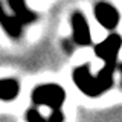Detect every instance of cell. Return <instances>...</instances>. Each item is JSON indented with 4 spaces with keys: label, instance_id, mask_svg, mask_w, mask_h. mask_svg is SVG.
<instances>
[{
    "label": "cell",
    "instance_id": "obj_5",
    "mask_svg": "<svg viewBox=\"0 0 122 122\" xmlns=\"http://www.w3.org/2000/svg\"><path fill=\"white\" fill-rule=\"evenodd\" d=\"M93 14L96 21L107 30H113L119 25L121 20L119 11L108 2H98L93 8Z\"/></svg>",
    "mask_w": 122,
    "mask_h": 122
},
{
    "label": "cell",
    "instance_id": "obj_10",
    "mask_svg": "<svg viewBox=\"0 0 122 122\" xmlns=\"http://www.w3.org/2000/svg\"><path fill=\"white\" fill-rule=\"evenodd\" d=\"M47 122H64V113L63 110H52L47 117Z\"/></svg>",
    "mask_w": 122,
    "mask_h": 122
},
{
    "label": "cell",
    "instance_id": "obj_9",
    "mask_svg": "<svg viewBox=\"0 0 122 122\" xmlns=\"http://www.w3.org/2000/svg\"><path fill=\"white\" fill-rule=\"evenodd\" d=\"M26 121L28 122H47V117H44L38 112L37 107L34 105L30 108H28V112H26Z\"/></svg>",
    "mask_w": 122,
    "mask_h": 122
},
{
    "label": "cell",
    "instance_id": "obj_2",
    "mask_svg": "<svg viewBox=\"0 0 122 122\" xmlns=\"http://www.w3.org/2000/svg\"><path fill=\"white\" fill-rule=\"evenodd\" d=\"M30 99L35 107H49L51 110H60L66 101V90L55 82L40 84L32 90Z\"/></svg>",
    "mask_w": 122,
    "mask_h": 122
},
{
    "label": "cell",
    "instance_id": "obj_1",
    "mask_svg": "<svg viewBox=\"0 0 122 122\" xmlns=\"http://www.w3.org/2000/svg\"><path fill=\"white\" fill-rule=\"evenodd\" d=\"M117 67V61H105L104 67L93 75L90 72L89 64L76 67L72 73L75 86L89 98H98L108 92L114 82V70Z\"/></svg>",
    "mask_w": 122,
    "mask_h": 122
},
{
    "label": "cell",
    "instance_id": "obj_7",
    "mask_svg": "<svg viewBox=\"0 0 122 122\" xmlns=\"http://www.w3.org/2000/svg\"><path fill=\"white\" fill-rule=\"evenodd\" d=\"M8 5L12 9L14 15L23 23V25H29V23L35 21L38 18V15L34 12L30 8H28L26 0H8Z\"/></svg>",
    "mask_w": 122,
    "mask_h": 122
},
{
    "label": "cell",
    "instance_id": "obj_11",
    "mask_svg": "<svg viewBox=\"0 0 122 122\" xmlns=\"http://www.w3.org/2000/svg\"><path fill=\"white\" fill-rule=\"evenodd\" d=\"M75 43H73V40H72V38H70V40H64L63 41V47H64V51H66L67 53H72V52H73L75 51Z\"/></svg>",
    "mask_w": 122,
    "mask_h": 122
},
{
    "label": "cell",
    "instance_id": "obj_3",
    "mask_svg": "<svg viewBox=\"0 0 122 122\" xmlns=\"http://www.w3.org/2000/svg\"><path fill=\"white\" fill-rule=\"evenodd\" d=\"M70 28H72V40L76 46H90L92 44V32L86 15L81 11H75L70 15Z\"/></svg>",
    "mask_w": 122,
    "mask_h": 122
},
{
    "label": "cell",
    "instance_id": "obj_8",
    "mask_svg": "<svg viewBox=\"0 0 122 122\" xmlns=\"http://www.w3.org/2000/svg\"><path fill=\"white\" fill-rule=\"evenodd\" d=\"M20 93V82L14 78L0 79V101L11 102Z\"/></svg>",
    "mask_w": 122,
    "mask_h": 122
},
{
    "label": "cell",
    "instance_id": "obj_6",
    "mask_svg": "<svg viewBox=\"0 0 122 122\" xmlns=\"http://www.w3.org/2000/svg\"><path fill=\"white\" fill-rule=\"evenodd\" d=\"M23 23L15 17L14 14H8L0 2V28L8 34V37L12 40H18L23 34Z\"/></svg>",
    "mask_w": 122,
    "mask_h": 122
},
{
    "label": "cell",
    "instance_id": "obj_4",
    "mask_svg": "<svg viewBox=\"0 0 122 122\" xmlns=\"http://www.w3.org/2000/svg\"><path fill=\"white\" fill-rule=\"evenodd\" d=\"M122 49V37L116 32H112L105 40L95 46V55L102 61H117L119 51Z\"/></svg>",
    "mask_w": 122,
    "mask_h": 122
},
{
    "label": "cell",
    "instance_id": "obj_12",
    "mask_svg": "<svg viewBox=\"0 0 122 122\" xmlns=\"http://www.w3.org/2000/svg\"><path fill=\"white\" fill-rule=\"evenodd\" d=\"M117 69H119V72H121V87H122V63L117 66Z\"/></svg>",
    "mask_w": 122,
    "mask_h": 122
}]
</instances>
